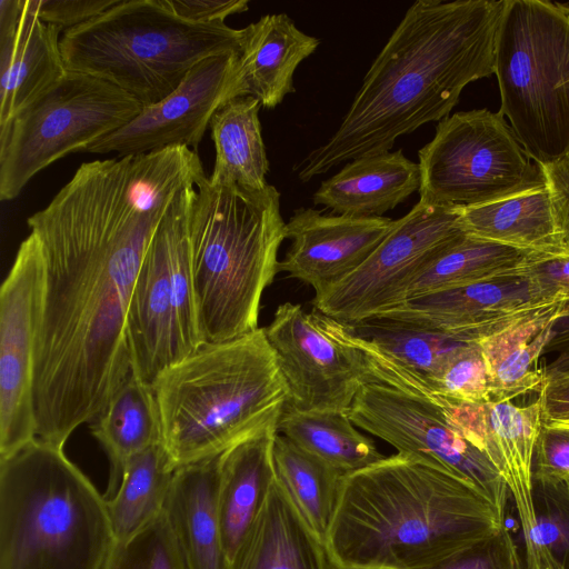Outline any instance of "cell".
I'll use <instances>...</instances> for the list:
<instances>
[{
    "mask_svg": "<svg viewBox=\"0 0 569 569\" xmlns=\"http://www.w3.org/2000/svg\"><path fill=\"white\" fill-rule=\"evenodd\" d=\"M203 174L187 147L84 162L28 218L44 262L37 438L64 447L128 380L127 313L144 253L174 197Z\"/></svg>",
    "mask_w": 569,
    "mask_h": 569,
    "instance_id": "1",
    "label": "cell"
},
{
    "mask_svg": "<svg viewBox=\"0 0 569 569\" xmlns=\"http://www.w3.org/2000/svg\"><path fill=\"white\" fill-rule=\"evenodd\" d=\"M506 0H418L363 77L336 132L299 162L308 182L345 161L388 152L396 140L441 121L472 81L495 73Z\"/></svg>",
    "mask_w": 569,
    "mask_h": 569,
    "instance_id": "2",
    "label": "cell"
},
{
    "mask_svg": "<svg viewBox=\"0 0 569 569\" xmlns=\"http://www.w3.org/2000/svg\"><path fill=\"white\" fill-rule=\"evenodd\" d=\"M505 525L470 485L397 452L343 476L326 546L339 569H421Z\"/></svg>",
    "mask_w": 569,
    "mask_h": 569,
    "instance_id": "3",
    "label": "cell"
},
{
    "mask_svg": "<svg viewBox=\"0 0 569 569\" xmlns=\"http://www.w3.org/2000/svg\"><path fill=\"white\" fill-rule=\"evenodd\" d=\"M151 387L162 445L176 468L219 457L279 421L288 401L264 327L202 343L164 369Z\"/></svg>",
    "mask_w": 569,
    "mask_h": 569,
    "instance_id": "4",
    "label": "cell"
},
{
    "mask_svg": "<svg viewBox=\"0 0 569 569\" xmlns=\"http://www.w3.org/2000/svg\"><path fill=\"white\" fill-rule=\"evenodd\" d=\"M286 239L280 192L213 184L202 176L189 216L190 263L204 342L233 339L259 328L263 291L279 272Z\"/></svg>",
    "mask_w": 569,
    "mask_h": 569,
    "instance_id": "5",
    "label": "cell"
},
{
    "mask_svg": "<svg viewBox=\"0 0 569 569\" xmlns=\"http://www.w3.org/2000/svg\"><path fill=\"white\" fill-rule=\"evenodd\" d=\"M116 543L104 496L34 438L0 458V569H103Z\"/></svg>",
    "mask_w": 569,
    "mask_h": 569,
    "instance_id": "6",
    "label": "cell"
},
{
    "mask_svg": "<svg viewBox=\"0 0 569 569\" xmlns=\"http://www.w3.org/2000/svg\"><path fill=\"white\" fill-rule=\"evenodd\" d=\"M242 29L183 20L161 0H119L62 32L66 69L102 79L143 108L172 93L200 61L240 51Z\"/></svg>",
    "mask_w": 569,
    "mask_h": 569,
    "instance_id": "7",
    "label": "cell"
},
{
    "mask_svg": "<svg viewBox=\"0 0 569 569\" xmlns=\"http://www.w3.org/2000/svg\"><path fill=\"white\" fill-rule=\"evenodd\" d=\"M495 74L501 108L527 156L539 166L569 149V4L506 0Z\"/></svg>",
    "mask_w": 569,
    "mask_h": 569,
    "instance_id": "8",
    "label": "cell"
},
{
    "mask_svg": "<svg viewBox=\"0 0 569 569\" xmlns=\"http://www.w3.org/2000/svg\"><path fill=\"white\" fill-rule=\"evenodd\" d=\"M196 183L174 197L144 253L127 313L131 373L151 385L203 343L196 308L189 216Z\"/></svg>",
    "mask_w": 569,
    "mask_h": 569,
    "instance_id": "9",
    "label": "cell"
},
{
    "mask_svg": "<svg viewBox=\"0 0 569 569\" xmlns=\"http://www.w3.org/2000/svg\"><path fill=\"white\" fill-rule=\"evenodd\" d=\"M143 107L112 83L69 71L0 127V199L17 198L39 171L126 126Z\"/></svg>",
    "mask_w": 569,
    "mask_h": 569,
    "instance_id": "10",
    "label": "cell"
},
{
    "mask_svg": "<svg viewBox=\"0 0 569 569\" xmlns=\"http://www.w3.org/2000/svg\"><path fill=\"white\" fill-rule=\"evenodd\" d=\"M419 201L470 207L488 203L546 181L503 114L459 111L438 122L418 151Z\"/></svg>",
    "mask_w": 569,
    "mask_h": 569,
    "instance_id": "11",
    "label": "cell"
},
{
    "mask_svg": "<svg viewBox=\"0 0 569 569\" xmlns=\"http://www.w3.org/2000/svg\"><path fill=\"white\" fill-rule=\"evenodd\" d=\"M353 425L397 449L457 476L506 516L508 486L487 455L442 406L380 383L361 386L348 411Z\"/></svg>",
    "mask_w": 569,
    "mask_h": 569,
    "instance_id": "12",
    "label": "cell"
},
{
    "mask_svg": "<svg viewBox=\"0 0 569 569\" xmlns=\"http://www.w3.org/2000/svg\"><path fill=\"white\" fill-rule=\"evenodd\" d=\"M461 207L418 201L395 220L387 237L349 276L315 295L312 309L341 322H359L408 299L413 279L465 233Z\"/></svg>",
    "mask_w": 569,
    "mask_h": 569,
    "instance_id": "13",
    "label": "cell"
},
{
    "mask_svg": "<svg viewBox=\"0 0 569 569\" xmlns=\"http://www.w3.org/2000/svg\"><path fill=\"white\" fill-rule=\"evenodd\" d=\"M43 293V256L30 233L0 291V458L37 438L33 378Z\"/></svg>",
    "mask_w": 569,
    "mask_h": 569,
    "instance_id": "14",
    "label": "cell"
},
{
    "mask_svg": "<svg viewBox=\"0 0 569 569\" xmlns=\"http://www.w3.org/2000/svg\"><path fill=\"white\" fill-rule=\"evenodd\" d=\"M264 331L287 387V406L302 412L348 413L365 383L363 370L346 346L318 326L311 311L283 302Z\"/></svg>",
    "mask_w": 569,
    "mask_h": 569,
    "instance_id": "15",
    "label": "cell"
},
{
    "mask_svg": "<svg viewBox=\"0 0 569 569\" xmlns=\"http://www.w3.org/2000/svg\"><path fill=\"white\" fill-rule=\"evenodd\" d=\"M239 51L200 61L167 98L143 108L126 126L84 151L126 157L171 147L197 150L212 116L229 101Z\"/></svg>",
    "mask_w": 569,
    "mask_h": 569,
    "instance_id": "16",
    "label": "cell"
},
{
    "mask_svg": "<svg viewBox=\"0 0 569 569\" xmlns=\"http://www.w3.org/2000/svg\"><path fill=\"white\" fill-rule=\"evenodd\" d=\"M549 301L552 300L540 295L522 268L412 297L369 319L400 322L467 341H479Z\"/></svg>",
    "mask_w": 569,
    "mask_h": 569,
    "instance_id": "17",
    "label": "cell"
},
{
    "mask_svg": "<svg viewBox=\"0 0 569 569\" xmlns=\"http://www.w3.org/2000/svg\"><path fill=\"white\" fill-rule=\"evenodd\" d=\"M452 422L481 449L506 481L512 497L525 542V557L533 548L537 518L533 503L532 462L542 427L540 399L516 406L511 401L463 402L443 400Z\"/></svg>",
    "mask_w": 569,
    "mask_h": 569,
    "instance_id": "18",
    "label": "cell"
},
{
    "mask_svg": "<svg viewBox=\"0 0 569 569\" xmlns=\"http://www.w3.org/2000/svg\"><path fill=\"white\" fill-rule=\"evenodd\" d=\"M388 217L326 214L299 208L286 222L291 244L279 271L309 284L315 295L355 271L390 232Z\"/></svg>",
    "mask_w": 569,
    "mask_h": 569,
    "instance_id": "19",
    "label": "cell"
},
{
    "mask_svg": "<svg viewBox=\"0 0 569 569\" xmlns=\"http://www.w3.org/2000/svg\"><path fill=\"white\" fill-rule=\"evenodd\" d=\"M319 43V39L298 29L286 13L266 14L250 23L242 29L229 101L250 96L263 108H276L295 91L296 69Z\"/></svg>",
    "mask_w": 569,
    "mask_h": 569,
    "instance_id": "20",
    "label": "cell"
},
{
    "mask_svg": "<svg viewBox=\"0 0 569 569\" xmlns=\"http://www.w3.org/2000/svg\"><path fill=\"white\" fill-rule=\"evenodd\" d=\"M271 422L219 456L218 515L228 566L276 481Z\"/></svg>",
    "mask_w": 569,
    "mask_h": 569,
    "instance_id": "21",
    "label": "cell"
},
{
    "mask_svg": "<svg viewBox=\"0 0 569 569\" xmlns=\"http://www.w3.org/2000/svg\"><path fill=\"white\" fill-rule=\"evenodd\" d=\"M60 33L38 18L30 0L18 22L0 31V127L66 74Z\"/></svg>",
    "mask_w": 569,
    "mask_h": 569,
    "instance_id": "22",
    "label": "cell"
},
{
    "mask_svg": "<svg viewBox=\"0 0 569 569\" xmlns=\"http://www.w3.org/2000/svg\"><path fill=\"white\" fill-rule=\"evenodd\" d=\"M228 569H339L276 481Z\"/></svg>",
    "mask_w": 569,
    "mask_h": 569,
    "instance_id": "23",
    "label": "cell"
},
{
    "mask_svg": "<svg viewBox=\"0 0 569 569\" xmlns=\"http://www.w3.org/2000/svg\"><path fill=\"white\" fill-rule=\"evenodd\" d=\"M419 187V164L399 149L349 161L320 183L312 201L333 214L383 217Z\"/></svg>",
    "mask_w": 569,
    "mask_h": 569,
    "instance_id": "24",
    "label": "cell"
},
{
    "mask_svg": "<svg viewBox=\"0 0 569 569\" xmlns=\"http://www.w3.org/2000/svg\"><path fill=\"white\" fill-rule=\"evenodd\" d=\"M219 457L178 467L163 507L191 569H228L218 515Z\"/></svg>",
    "mask_w": 569,
    "mask_h": 569,
    "instance_id": "25",
    "label": "cell"
},
{
    "mask_svg": "<svg viewBox=\"0 0 569 569\" xmlns=\"http://www.w3.org/2000/svg\"><path fill=\"white\" fill-rule=\"evenodd\" d=\"M566 300L549 301L477 341L488 368L491 400L511 401L540 392L546 380L540 360Z\"/></svg>",
    "mask_w": 569,
    "mask_h": 569,
    "instance_id": "26",
    "label": "cell"
},
{
    "mask_svg": "<svg viewBox=\"0 0 569 569\" xmlns=\"http://www.w3.org/2000/svg\"><path fill=\"white\" fill-rule=\"evenodd\" d=\"M465 232L543 254L568 251L558 227L547 181L478 206L462 207Z\"/></svg>",
    "mask_w": 569,
    "mask_h": 569,
    "instance_id": "27",
    "label": "cell"
},
{
    "mask_svg": "<svg viewBox=\"0 0 569 569\" xmlns=\"http://www.w3.org/2000/svg\"><path fill=\"white\" fill-rule=\"evenodd\" d=\"M90 423L92 436L109 460V481L103 493L109 499L117 491L128 461L162 442L160 413L151 385L131 373Z\"/></svg>",
    "mask_w": 569,
    "mask_h": 569,
    "instance_id": "28",
    "label": "cell"
},
{
    "mask_svg": "<svg viewBox=\"0 0 569 569\" xmlns=\"http://www.w3.org/2000/svg\"><path fill=\"white\" fill-rule=\"evenodd\" d=\"M261 107L253 97H238L212 116L209 127L216 161L208 177L211 183H236L252 190L268 186L269 162L259 120Z\"/></svg>",
    "mask_w": 569,
    "mask_h": 569,
    "instance_id": "29",
    "label": "cell"
},
{
    "mask_svg": "<svg viewBox=\"0 0 569 569\" xmlns=\"http://www.w3.org/2000/svg\"><path fill=\"white\" fill-rule=\"evenodd\" d=\"M538 254L465 232L419 272L408 299L519 271Z\"/></svg>",
    "mask_w": 569,
    "mask_h": 569,
    "instance_id": "30",
    "label": "cell"
},
{
    "mask_svg": "<svg viewBox=\"0 0 569 569\" xmlns=\"http://www.w3.org/2000/svg\"><path fill=\"white\" fill-rule=\"evenodd\" d=\"M276 477L310 529L325 543L333 521L345 473L277 433Z\"/></svg>",
    "mask_w": 569,
    "mask_h": 569,
    "instance_id": "31",
    "label": "cell"
},
{
    "mask_svg": "<svg viewBox=\"0 0 569 569\" xmlns=\"http://www.w3.org/2000/svg\"><path fill=\"white\" fill-rule=\"evenodd\" d=\"M357 428L346 412H302L287 405L278 422L279 433L345 475L385 458Z\"/></svg>",
    "mask_w": 569,
    "mask_h": 569,
    "instance_id": "32",
    "label": "cell"
},
{
    "mask_svg": "<svg viewBox=\"0 0 569 569\" xmlns=\"http://www.w3.org/2000/svg\"><path fill=\"white\" fill-rule=\"evenodd\" d=\"M176 469L162 442L128 461L117 491L106 499L116 541L132 537L162 512Z\"/></svg>",
    "mask_w": 569,
    "mask_h": 569,
    "instance_id": "33",
    "label": "cell"
},
{
    "mask_svg": "<svg viewBox=\"0 0 569 569\" xmlns=\"http://www.w3.org/2000/svg\"><path fill=\"white\" fill-rule=\"evenodd\" d=\"M103 569H191L164 512L124 541H116Z\"/></svg>",
    "mask_w": 569,
    "mask_h": 569,
    "instance_id": "34",
    "label": "cell"
},
{
    "mask_svg": "<svg viewBox=\"0 0 569 569\" xmlns=\"http://www.w3.org/2000/svg\"><path fill=\"white\" fill-rule=\"evenodd\" d=\"M433 386L437 403L490 400L488 368L478 342H469L450 357L437 373Z\"/></svg>",
    "mask_w": 569,
    "mask_h": 569,
    "instance_id": "35",
    "label": "cell"
},
{
    "mask_svg": "<svg viewBox=\"0 0 569 569\" xmlns=\"http://www.w3.org/2000/svg\"><path fill=\"white\" fill-rule=\"evenodd\" d=\"M421 569H526V565L510 529L505 525L499 531Z\"/></svg>",
    "mask_w": 569,
    "mask_h": 569,
    "instance_id": "36",
    "label": "cell"
},
{
    "mask_svg": "<svg viewBox=\"0 0 569 569\" xmlns=\"http://www.w3.org/2000/svg\"><path fill=\"white\" fill-rule=\"evenodd\" d=\"M532 477L547 485L569 479V428L542 422L533 451Z\"/></svg>",
    "mask_w": 569,
    "mask_h": 569,
    "instance_id": "37",
    "label": "cell"
},
{
    "mask_svg": "<svg viewBox=\"0 0 569 569\" xmlns=\"http://www.w3.org/2000/svg\"><path fill=\"white\" fill-rule=\"evenodd\" d=\"M119 0H30L38 18L61 31L80 26L101 14Z\"/></svg>",
    "mask_w": 569,
    "mask_h": 569,
    "instance_id": "38",
    "label": "cell"
},
{
    "mask_svg": "<svg viewBox=\"0 0 569 569\" xmlns=\"http://www.w3.org/2000/svg\"><path fill=\"white\" fill-rule=\"evenodd\" d=\"M523 271L545 299L569 298V250L559 254L540 253Z\"/></svg>",
    "mask_w": 569,
    "mask_h": 569,
    "instance_id": "39",
    "label": "cell"
},
{
    "mask_svg": "<svg viewBox=\"0 0 569 569\" xmlns=\"http://www.w3.org/2000/svg\"><path fill=\"white\" fill-rule=\"evenodd\" d=\"M179 18L196 23L224 21L248 10L247 0H161Z\"/></svg>",
    "mask_w": 569,
    "mask_h": 569,
    "instance_id": "40",
    "label": "cell"
},
{
    "mask_svg": "<svg viewBox=\"0 0 569 569\" xmlns=\"http://www.w3.org/2000/svg\"><path fill=\"white\" fill-rule=\"evenodd\" d=\"M542 358L545 379L569 375V299L551 326Z\"/></svg>",
    "mask_w": 569,
    "mask_h": 569,
    "instance_id": "41",
    "label": "cell"
},
{
    "mask_svg": "<svg viewBox=\"0 0 569 569\" xmlns=\"http://www.w3.org/2000/svg\"><path fill=\"white\" fill-rule=\"evenodd\" d=\"M541 168L551 193L558 227L569 250V149L559 159Z\"/></svg>",
    "mask_w": 569,
    "mask_h": 569,
    "instance_id": "42",
    "label": "cell"
},
{
    "mask_svg": "<svg viewBox=\"0 0 569 569\" xmlns=\"http://www.w3.org/2000/svg\"><path fill=\"white\" fill-rule=\"evenodd\" d=\"M538 398L543 423H569V375L546 379Z\"/></svg>",
    "mask_w": 569,
    "mask_h": 569,
    "instance_id": "43",
    "label": "cell"
},
{
    "mask_svg": "<svg viewBox=\"0 0 569 569\" xmlns=\"http://www.w3.org/2000/svg\"><path fill=\"white\" fill-rule=\"evenodd\" d=\"M557 489L566 525V562L569 569V485L566 481L557 483Z\"/></svg>",
    "mask_w": 569,
    "mask_h": 569,
    "instance_id": "44",
    "label": "cell"
},
{
    "mask_svg": "<svg viewBox=\"0 0 569 569\" xmlns=\"http://www.w3.org/2000/svg\"><path fill=\"white\" fill-rule=\"evenodd\" d=\"M342 569H369V568H342Z\"/></svg>",
    "mask_w": 569,
    "mask_h": 569,
    "instance_id": "45",
    "label": "cell"
},
{
    "mask_svg": "<svg viewBox=\"0 0 569 569\" xmlns=\"http://www.w3.org/2000/svg\"><path fill=\"white\" fill-rule=\"evenodd\" d=\"M555 426H562V427L569 428V423H567V425H555Z\"/></svg>",
    "mask_w": 569,
    "mask_h": 569,
    "instance_id": "46",
    "label": "cell"
},
{
    "mask_svg": "<svg viewBox=\"0 0 569 569\" xmlns=\"http://www.w3.org/2000/svg\"><path fill=\"white\" fill-rule=\"evenodd\" d=\"M566 482L569 485V479Z\"/></svg>",
    "mask_w": 569,
    "mask_h": 569,
    "instance_id": "47",
    "label": "cell"
}]
</instances>
